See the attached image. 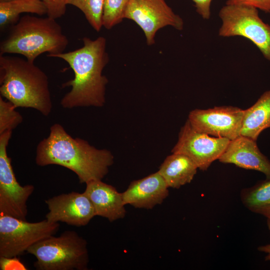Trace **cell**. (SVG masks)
<instances>
[{"label": "cell", "instance_id": "7", "mask_svg": "<svg viewBox=\"0 0 270 270\" xmlns=\"http://www.w3.org/2000/svg\"><path fill=\"white\" fill-rule=\"evenodd\" d=\"M58 222L45 219L28 222L12 216L0 215V257H18L38 242L54 235Z\"/></svg>", "mask_w": 270, "mask_h": 270}, {"label": "cell", "instance_id": "8", "mask_svg": "<svg viewBox=\"0 0 270 270\" xmlns=\"http://www.w3.org/2000/svg\"><path fill=\"white\" fill-rule=\"evenodd\" d=\"M12 131L0 134V213L26 220L27 201L34 191L32 184L24 186L17 181L7 154Z\"/></svg>", "mask_w": 270, "mask_h": 270}, {"label": "cell", "instance_id": "11", "mask_svg": "<svg viewBox=\"0 0 270 270\" xmlns=\"http://www.w3.org/2000/svg\"><path fill=\"white\" fill-rule=\"evenodd\" d=\"M244 110L232 106L191 110L188 120L196 130L210 136L232 140L240 135Z\"/></svg>", "mask_w": 270, "mask_h": 270}, {"label": "cell", "instance_id": "4", "mask_svg": "<svg viewBox=\"0 0 270 270\" xmlns=\"http://www.w3.org/2000/svg\"><path fill=\"white\" fill-rule=\"evenodd\" d=\"M56 19L26 15L19 19L0 44V54H16L34 62L41 54L64 52L68 44Z\"/></svg>", "mask_w": 270, "mask_h": 270}, {"label": "cell", "instance_id": "13", "mask_svg": "<svg viewBox=\"0 0 270 270\" xmlns=\"http://www.w3.org/2000/svg\"><path fill=\"white\" fill-rule=\"evenodd\" d=\"M224 164L256 170L270 179V161L258 148L256 140L242 135L230 140L218 160Z\"/></svg>", "mask_w": 270, "mask_h": 270}, {"label": "cell", "instance_id": "29", "mask_svg": "<svg viewBox=\"0 0 270 270\" xmlns=\"http://www.w3.org/2000/svg\"><path fill=\"white\" fill-rule=\"evenodd\" d=\"M10 0H0V2L8 1Z\"/></svg>", "mask_w": 270, "mask_h": 270}, {"label": "cell", "instance_id": "9", "mask_svg": "<svg viewBox=\"0 0 270 270\" xmlns=\"http://www.w3.org/2000/svg\"><path fill=\"white\" fill-rule=\"evenodd\" d=\"M124 18L134 22L144 32L146 44L155 43L156 32L166 26L182 30L184 22L165 0H130Z\"/></svg>", "mask_w": 270, "mask_h": 270}, {"label": "cell", "instance_id": "15", "mask_svg": "<svg viewBox=\"0 0 270 270\" xmlns=\"http://www.w3.org/2000/svg\"><path fill=\"white\" fill-rule=\"evenodd\" d=\"M84 192L90 200L96 216L107 218L112 222L124 217L126 210L122 192L102 180L87 182Z\"/></svg>", "mask_w": 270, "mask_h": 270}, {"label": "cell", "instance_id": "16", "mask_svg": "<svg viewBox=\"0 0 270 270\" xmlns=\"http://www.w3.org/2000/svg\"><path fill=\"white\" fill-rule=\"evenodd\" d=\"M198 169L196 164L188 156L172 153L165 158L158 172L169 188H179L192 182Z\"/></svg>", "mask_w": 270, "mask_h": 270}, {"label": "cell", "instance_id": "20", "mask_svg": "<svg viewBox=\"0 0 270 270\" xmlns=\"http://www.w3.org/2000/svg\"><path fill=\"white\" fill-rule=\"evenodd\" d=\"M104 0H67V5H72L80 10L89 24L96 32L102 26Z\"/></svg>", "mask_w": 270, "mask_h": 270}, {"label": "cell", "instance_id": "26", "mask_svg": "<svg viewBox=\"0 0 270 270\" xmlns=\"http://www.w3.org/2000/svg\"><path fill=\"white\" fill-rule=\"evenodd\" d=\"M196 11L202 18L208 20L210 16V5L212 0H192Z\"/></svg>", "mask_w": 270, "mask_h": 270}, {"label": "cell", "instance_id": "2", "mask_svg": "<svg viewBox=\"0 0 270 270\" xmlns=\"http://www.w3.org/2000/svg\"><path fill=\"white\" fill-rule=\"evenodd\" d=\"M82 42L84 46L80 48L50 56L62 59L74 72V78L62 84L64 87L71 86L60 100L65 108L102 107L106 102L108 80L102 71L109 60L106 39L103 36L94 40L84 37Z\"/></svg>", "mask_w": 270, "mask_h": 270}, {"label": "cell", "instance_id": "23", "mask_svg": "<svg viewBox=\"0 0 270 270\" xmlns=\"http://www.w3.org/2000/svg\"><path fill=\"white\" fill-rule=\"evenodd\" d=\"M46 6L47 16L54 19L60 18L66 12L67 0H40Z\"/></svg>", "mask_w": 270, "mask_h": 270}, {"label": "cell", "instance_id": "3", "mask_svg": "<svg viewBox=\"0 0 270 270\" xmlns=\"http://www.w3.org/2000/svg\"><path fill=\"white\" fill-rule=\"evenodd\" d=\"M0 93L16 108H32L44 116L52 111L48 76L27 60L0 55Z\"/></svg>", "mask_w": 270, "mask_h": 270}, {"label": "cell", "instance_id": "1", "mask_svg": "<svg viewBox=\"0 0 270 270\" xmlns=\"http://www.w3.org/2000/svg\"><path fill=\"white\" fill-rule=\"evenodd\" d=\"M106 149H98L86 140L74 138L59 124L50 128L48 136L38 144L36 162L41 166L56 164L74 172L81 184L102 180L114 164Z\"/></svg>", "mask_w": 270, "mask_h": 270}, {"label": "cell", "instance_id": "10", "mask_svg": "<svg viewBox=\"0 0 270 270\" xmlns=\"http://www.w3.org/2000/svg\"><path fill=\"white\" fill-rule=\"evenodd\" d=\"M230 140L200 132L194 129L187 120L180 128L178 142L172 152L188 156L198 169L206 170L214 161L218 160Z\"/></svg>", "mask_w": 270, "mask_h": 270}, {"label": "cell", "instance_id": "25", "mask_svg": "<svg viewBox=\"0 0 270 270\" xmlns=\"http://www.w3.org/2000/svg\"><path fill=\"white\" fill-rule=\"evenodd\" d=\"M0 270H26L28 268L17 257H0Z\"/></svg>", "mask_w": 270, "mask_h": 270}, {"label": "cell", "instance_id": "27", "mask_svg": "<svg viewBox=\"0 0 270 270\" xmlns=\"http://www.w3.org/2000/svg\"><path fill=\"white\" fill-rule=\"evenodd\" d=\"M258 250L266 254L264 260L266 261L270 262V243L265 245L260 246Z\"/></svg>", "mask_w": 270, "mask_h": 270}, {"label": "cell", "instance_id": "5", "mask_svg": "<svg viewBox=\"0 0 270 270\" xmlns=\"http://www.w3.org/2000/svg\"><path fill=\"white\" fill-rule=\"evenodd\" d=\"M87 242L74 230L44 238L26 252L34 256L38 270H86L89 262Z\"/></svg>", "mask_w": 270, "mask_h": 270}, {"label": "cell", "instance_id": "28", "mask_svg": "<svg viewBox=\"0 0 270 270\" xmlns=\"http://www.w3.org/2000/svg\"><path fill=\"white\" fill-rule=\"evenodd\" d=\"M267 220H266V224H267V226H268V230L270 232V217L268 218H266Z\"/></svg>", "mask_w": 270, "mask_h": 270}, {"label": "cell", "instance_id": "18", "mask_svg": "<svg viewBox=\"0 0 270 270\" xmlns=\"http://www.w3.org/2000/svg\"><path fill=\"white\" fill-rule=\"evenodd\" d=\"M36 14L40 16L47 14V10L40 0H10L0 2V28L16 24L22 13Z\"/></svg>", "mask_w": 270, "mask_h": 270}, {"label": "cell", "instance_id": "12", "mask_svg": "<svg viewBox=\"0 0 270 270\" xmlns=\"http://www.w3.org/2000/svg\"><path fill=\"white\" fill-rule=\"evenodd\" d=\"M45 202L48 209L46 219L50 222L82 226L87 225L96 216L94 206L84 192L62 194L46 200Z\"/></svg>", "mask_w": 270, "mask_h": 270}, {"label": "cell", "instance_id": "22", "mask_svg": "<svg viewBox=\"0 0 270 270\" xmlns=\"http://www.w3.org/2000/svg\"><path fill=\"white\" fill-rule=\"evenodd\" d=\"M16 108L12 102L0 96V134L12 131L22 122L23 118Z\"/></svg>", "mask_w": 270, "mask_h": 270}, {"label": "cell", "instance_id": "14", "mask_svg": "<svg viewBox=\"0 0 270 270\" xmlns=\"http://www.w3.org/2000/svg\"><path fill=\"white\" fill-rule=\"evenodd\" d=\"M169 187L158 172L133 180L122 192L125 205L136 208L152 209L161 204L169 194Z\"/></svg>", "mask_w": 270, "mask_h": 270}, {"label": "cell", "instance_id": "17", "mask_svg": "<svg viewBox=\"0 0 270 270\" xmlns=\"http://www.w3.org/2000/svg\"><path fill=\"white\" fill-rule=\"evenodd\" d=\"M270 128V90L264 92L250 108L244 110L240 135L254 140Z\"/></svg>", "mask_w": 270, "mask_h": 270}, {"label": "cell", "instance_id": "19", "mask_svg": "<svg viewBox=\"0 0 270 270\" xmlns=\"http://www.w3.org/2000/svg\"><path fill=\"white\" fill-rule=\"evenodd\" d=\"M240 198L243 205L250 212L270 217V179L243 188Z\"/></svg>", "mask_w": 270, "mask_h": 270}, {"label": "cell", "instance_id": "6", "mask_svg": "<svg viewBox=\"0 0 270 270\" xmlns=\"http://www.w3.org/2000/svg\"><path fill=\"white\" fill-rule=\"evenodd\" d=\"M222 37L240 36L249 40L270 61V25L259 16L258 8L245 5L226 4L218 14Z\"/></svg>", "mask_w": 270, "mask_h": 270}, {"label": "cell", "instance_id": "24", "mask_svg": "<svg viewBox=\"0 0 270 270\" xmlns=\"http://www.w3.org/2000/svg\"><path fill=\"white\" fill-rule=\"evenodd\" d=\"M226 4L251 6L270 12V0H227Z\"/></svg>", "mask_w": 270, "mask_h": 270}, {"label": "cell", "instance_id": "21", "mask_svg": "<svg viewBox=\"0 0 270 270\" xmlns=\"http://www.w3.org/2000/svg\"><path fill=\"white\" fill-rule=\"evenodd\" d=\"M129 0H104L102 26L110 30L122 22Z\"/></svg>", "mask_w": 270, "mask_h": 270}]
</instances>
